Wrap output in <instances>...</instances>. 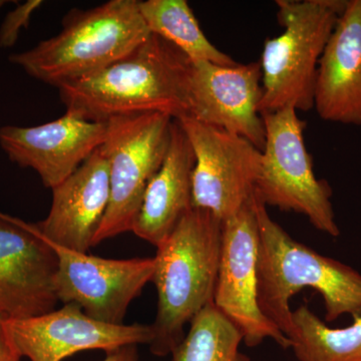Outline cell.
Returning <instances> with one entry per match:
<instances>
[{
  "label": "cell",
  "mask_w": 361,
  "mask_h": 361,
  "mask_svg": "<svg viewBox=\"0 0 361 361\" xmlns=\"http://www.w3.org/2000/svg\"><path fill=\"white\" fill-rule=\"evenodd\" d=\"M58 263L37 223L0 212V314L25 319L54 310Z\"/></svg>",
  "instance_id": "8fae6325"
},
{
  "label": "cell",
  "mask_w": 361,
  "mask_h": 361,
  "mask_svg": "<svg viewBox=\"0 0 361 361\" xmlns=\"http://www.w3.org/2000/svg\"><path fill=\"white\" fill-rule=\"evenodd\" d=\"M191 61L167 40L151 35L130 54L77 82L59 87L66 111L90 122L160 113L189 116Z\"/></svg>",
  "instance_id": "6da1fadb"
},
{
  "label": "cell",
  "mask_w": 361,
  "mask_h": 361,
  "mask_svg": "<svg viewBox=\"0 0 361 361\" xmlns=\"http://www.w3.org/2000/svg\"><path fill=\"white\" fill-rule=\"evenodd\" d=\"M195 156L177 120L173 121L167 154L149 182L132 232L159 248L193 207Z\"/></svg>",
  "instance_id": "e0dca14e"
},
{
  "label": "cell",
  "mask_w": 361,
  "mask_h": 361,
  "mask_svg": "<svg viewBox=\"0 0 361 361\" xmlns=\"http://www.w3.org/2000/svg\"><path fill=\"white\" fill-rule=\"evenodd\" d=\"M253 196L259 231L258 303L263 314L291 339L295 334L291 298L312 288L324 301L326 322L344 314L361 315L360 273L292 238Z\"/></svg>",
  "instance_id": "7a4b0ae2"
},
{
  "label": "cell",
  "mask_w": 361,
  "mask_h": 361,
  "mask_svg": "<svg viewBox=\"0 0 361 361\" xmlns=\"http://www.w3.org/2000/svg\"><path fill=\"white\" fill-rule=\"evenodd\" d=\"M345 329H330L303 304L293 311L291 349L299 361H361V315Z\"/></svg>",
  "instance_id": "d6986e66"
},
{
  "label": "cell",
  "mask_w": 361,
  "mask_h": 361,
  "mask_svg": "<svg viewBox=\"0 0 361 361\" xmlns=\"http://www.w3.org/2000/svg\"><path fill=\"white\" fill-rule=\"evenodd\" d=\"M174 118L152 113L106 122L102 149L110 169V203L92 247L132 231L149 182L167 154Z\"/></svg>",
  "instance_id": "52a82bcc"
},
{
  "label": "cell",
  "mask_w": 361,
  "mask_h": 361,
  "mask_svg": "<svg viewBox=\"0 0 361 361\" xmlns=\"http://www.w3.org/2000/svg\"><path fill=\"white\" fill-rule=\"evenodd\" d=\"M254 196L223 221L219 271L213 303L237 327L249 348L272 339L282 348L291 341L270 322L258 303L259 231Z\"/></svg>",
  "instance_id": "9c48e42d"
},
{
  "label": "cell",
  "mask_w": 361,
  "mask_h": 361,
  "mask_svg": "<svg viewBox=\"0 0 361 361\" xmlns=\"http://www.w3.org/2000/svg\"><path fill=\"white\" fill-rule=\"evenodd\" d=\"M140 11L149 32L174 45L190 61L238 65L207 39L186 0L140 1Z\"/></svg>",
  "instance_id": "ac0fdd59"
},
{
  "label": "cell",
  "mask_w": 361,
  "mask_h": 361,
  "mask_svg": "<svg viewBox=\"0 0 361 361\" xmlns=\"http://www.w3.org/2000/svg\"><path fill=\"white\" fill-rule=\"evenodd\" d=\"M40 0H32L26 2L23 6L18 7V9L7 16L4 25L0 30V45L1 47H11L18 39V32L23 26L27 25L30 16L35 9L42 6Z\"/></svg>",
  "instance_id": "44dd1931"
},
{
  "label": "cell",
  "mask_w": 361,
  "mask_h": 361,
  "mask_svg": "<svg viewBox=\"0 0 361 361\" xmlns=\"http://www.w3.org/2000/svg\"><path fill=\"white\" fill-rule=\"evenodd\" d=\"M6 326L18 355L30 361H63L85 350L149 345L154 338L151 325L97 322L75 303L35 317L6 319Z\"/></svg>",
  "instance_id": "7c38bea8"
},
{
  "label": "cell",
  "mask_w": 361,
  "mask_h": 361,
  "mask_svg": "<svg viewBox=\"0 0 361 361\" xmlns=\"http://www.w3.org/2000/svg\"><path fill=\"white\" fill-rule=\"evenodd\" d=\"M261 116L265 145L254 188L256 198L265 206L302 214L316 229L338 237L331 188L315 177L304 142L306 123L291 108Z\"/></svg>",
  "instance_id": "8992f818"
},
{
  "label": "cell",
  "mask_w": 361,
  "mask_h": 361,
  "mask_svg": "<svg viewBox=\"0 0 361 361\" xmlns=\"http://www.w3.org/2000/svg\"><path fill=\"white\" fill-rule=\"evenodd\" d=\"M263 96L260 63L223 66L191 61L189 116L248 140L263 151L265 127L258 108Z\"/></svg>",
  "instance_id": "4fadbf2b"
},
{
  "label": "cell",
  "mask_w": 361,
  "mask_h": 361,
  "mask_svg": "<svg viewBox=\"0 0 361 361\" xmlns=\"http://www.w3.org/2000/svg\"><path fill=\"white\" fill-rule=\"evenodd\" d=\"M51 191L49 215L37 223L40 233L49 243L87 253L110 203V169L102 147Z\"/></svg>",
  "instance_id": "9a60e30c"
},
{
  "label": "cell",
  "mask_w": 361,
  "mask_h": 361,
  "mask_svg": "<svg viewBox=\"0 0 361 361\" xmlns=\"http://www.w3.org/2000/svg\"><path fill=\"white\" fill-rule=\"evenodd\" d=\"M106 130V123L90 122L66 111L58 120L37 127L0 128V146L9 160L32 169L52 190L103 146Z\"/></svg>",
  "instance_id": "5bb4252c"
},
{
  "label": "cell",
  "mask_w": 361,
  "mask_h": 361,
  "mask_svg": "<svg viewBox=\"0 0 361 361\" xmlns=\"http://www.w3.org/2000/svg\"><path fill=\"white\" fill-rule=\"evenodd\" d=\"M103 361H139L137 345H126L106 353Z\"/></svg>",
  "instance_id": "603a6c76"
},
{
  "label": "cell",
  "mask_w": 361,
  "mask_h": 361,
  "mask_svg": "<svg viewBox=\"0 0 361 361\" xmlns=\"http://www.w3.org/2000/svg\"><path fill=\"white\" fill-rule=\"evenodd\" d=\"M283 32L264 42L259 114L314 106L318 63L348 0H277Z\"/></svg>",
  "instance_id": "5b68a950"
},
{
  "label": "cell",
  "mask_w": 361,
  "mask_h": 361,
  "mask_svg": "<svg viewBox=\"0 0 361 361\" xmlns=\"http://www.w3.org/2000/svg\"><path fill=\"white\" fill-rule=\"evenodd\" d=\"M243 336L213 301L190 323L189 331L173 350V361H251L240 350Z\"/></svg>",
  "instance_id": "ffe728a7"
},
{
  "label": "cell",
  "mask_w": 361,
  "mask_h": 361,
  "mask_svg": "<svg viewBox=\"0 0 361 361\" xmlns=\"http://www.w3.org/2000/svg\"><path fill=\"white\" fill-rule=\"evenodd\" d=\"M49 244L58 255L54 290L59 301L77 304L97 322L123 324L130 304L155 271V258L115 260Z\"/></svg>",
  "instance_id": "30bf717a"
},
{
  "label": "cell",
  "mask_w": 361,
  "mask_h": 361,
  "mask_svg": "<svg viewBox=\"0 0 361 361\" xmlns=\"http://www.w3.org/2000/svg\"><path fill=\"white\" fill-rule=\"evenodd\" d=\"M223 221L192 207L172 234L157 248L152 282L158 292V312L151 353L172 355L190 324L212 302L219 271Z\"/></svg>",
  "instance_id": "3957f363"
},
{
  "label": "cell",
  "mask_w": 361,
  "mask_h": 361,
  "mask_svg": "<svg viewBox=\"0 0 361 361\" xmlns=\"http://www.w3.org/2000/svg\"><path fill=\"white\" fill-rule=\"evenodd\" d=\"M6 326V318L0 314V361H20Z\"/></svg>",
  "instance_id": "7402d4cb"
},
{
  "label": "cell",
  "mask_w": 361,
  "mask_h": 361,
  "mask_svg": "<svg viewBox=\"0 0 361 361\" xmlns=\"http://www.w3.org/2000/svg\"><path fill=\"white\" fill-rule=\"evenodd\" d=\"M177 121L194 152L193 206L222 221L232 217L253 197L262 151L238 135L191 116Z\"/></svg>",
  "instance_id": "ba28073f"
},
{
  "label": "cell",
  "mask_w": 361,
  "mask_h": 361,
  "mask_svg": "<svg viewBox=\"0 0 361 361\" xmlns=\"http://www.w3.org/2000/svg\"><path fill=\"white\" fill-rule=\"evenodd\" d=\"M313 108L326 122L361 126V0H348L325 47Z\"/></svg>",
  "instance_id": "2e32d148"
},
{
  "label": "cell",
  "mask_w": 361,
  "mask_h": 361,
  "mask_svg": "<svg viewBox=\"0 0 361 361\" xmlns=\"http://www.w3.org/2000/svg\"><path fill=\"white\" fill-rule=\"evenodd\" d=\"M151 35L139 0H110L66 14L61 32L9 61L56 87L77 82L125 58Z\"/></svg>",
  "instance_id": "277c9868"
}]
</instances>
